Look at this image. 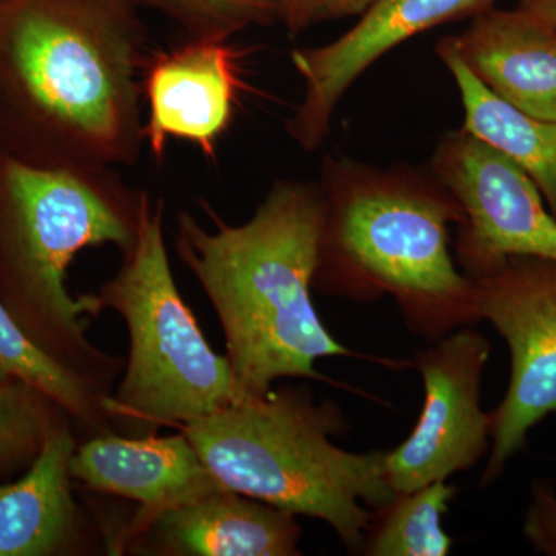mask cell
<instances>
[{"mask_svg":"<svg viewBox=\"0 0 556 556\" xmlns=\"http://www.w3.org/2000/svg\"><path fill=\"white\" fill-rule=\"evenodd\" d=\"M24 382L42 391L87 438L116 433L110 394L62 365L21 327L0 299V383Z\"/></svg>","mask_w":556,"mask_h":556,"instance_id":"cell-17","label":"cell"},{"mask_svg":"<svg viewBox=\"0 0 556 556\" xmlns=\"http://www.w3.org/2000/svg\"><path fill=\"white\" fill-rule=\"evenodd\" d=\"M470 72L511 108L556 121V30L529 11L490 7L450 36Z\"/></svg>","mask_w":556,"mask_h":556,"instance_id":"cell-15","label":"cell"},{"mask_svg":"<svg viewBox=\"0 0 556 556\" xmlns=\"http://www.w3.org/2000/svg\"><path fill=\"white\" fill-rule=\"evenodd\" d=\"M298 517L225 486L113 527L108 555L298 556Z\"/></svg>","mask_w":556,"mask_h":556,"instance_id":"cell-11","label":"cell"},{"mask_svg":"<svg viewBox=\"0 0 556 556\" xmlns=\"http://www.w3.org/2000/svg\"><path fill=\"white\" fill-rule=\"evenodd\" d=\"M70 473L91 492L137 503L126 521L131 525L223 486L179 430L170 437L109 433L87 438L73 453Z\"/></svg>","mask_w":556,"mask_h":556,"instance_id":"cell-14","label":"cell"},{"mask_svg":"<svg viewBox=\"0 0 556 556\" xmlns=\"http://www.w3.org/2000/svg\"><path fill=\"white\" fill-rule=\"evenodd\" d=\"M492 345L473 327L456 329L409 362L424 382L422 409L399 447L387 452L394 493L447 481L478 466L492 445V415L481 408L482 379Z\"/></svg>","mask_w":556,"mask_h":556,"instance_id":"cell-9","label":"cell"},{"mask_svg":"<svg viewBox=\"0 0 556 556\" xmlns=\"http://www.w3.org/2000/svg\"><path fill=\"white\" fill-rule=\"evenodd\" d=\"M346 419L308 387H281L178 427L219 484L295 517L320 519L348 552L361 554L372 510L396 493L387 452L338 447Z\"/></svg>","mask_w":556,"mask_h":556,"instance_id":"cell-5","label":"cell"},{"mask_svg":"<svg viewBox=\"0 0 556 556\" xmlns=\"http://www.w3.org/2000/svg\"><path fill=\"white\" fill-rule=\"evenodd\" d=\"M159 11L185 31L186 39L229 40L252 25L280 20L277 0H131Z\"/></svg>","mask_w":556,"mask_h":556,"instance_id":"cell-20","label":"cell"},{"mask_svg":"<svg viewBox=\"0 0 556 556\" xmlns=\"http://www.w3.org/2000/svg\"><path fill=\"white\" fill-rule=\"evenodd\" d=\"M214 229L189 212L177 218L178 258L199 281L226 340L244 397H263L281 379L336 383L316 369L327 357H364L325 327L313 302L325 199L313 182L277 179L243 225L203 203Z\"/></svg>","mask_w":556,"mask_h":556,"instance_id":"cell-1","label":"cell"},{"mask_svg":"<svg viewBox=\"0 0 556 556\" xmlns=\"http://www.w3.org/2000/svg\"><path fill=\"white\" fill-rule=\"evenodd\" d=\"M115 276L94 292L129 332L123 378L109 396L116 433L149 437L186 426L244 399L228 357L219 356L179 294L164 240V201L142 200L137 239Z\"/></svg>","mask_w":556,"mask_h":556,"instance_id":"cell-6","label":"cell"},{"mask_svg":"<svg viewBox=\"0 0 556 556\" xmlns=\"http://www.w3.org/2000/svg\"><path fill=\"white\" fill-rule=\"evenodd\" d=\"M68 417L28 383H0V473L30 467L51 430Z\"/></svg>","mask_w":556,"mask_h":556,"instance_id":"cell-19","label":"cell"},{"mask_svg":"<svg viewBox=\"0 0 556 556\" xmlns=\"http://www.w3.org/2000/svg\"><path fill=\"white\" fill-rule=\"evenodd\" d=\"M522 533L536 552L556 556V489L551 479L533 481Z\"/></svg>","mask_w":556,"mask_h":556,"instance_id":"cell-21","label":"cell"},{"mask_svg":"<svg viewBox=\"0 0 556 556\" xmlns=\"http://www.w3.org/2000/svg\"><path fill=\"white\" fill-rule=\"evenodd\" d=\"M457 493L447 481L431 482L407 493H396L387 506L372 510L364 547L368 556H444L453 540L444 517Z\"/></svg>","mask_w":556,"mask_h":556,"instance_id":"cell-18","label":"cell"},{"mask_svg":"<svg viewBox=\"0 0 556 556\" xmlns=\"http://www.w3.org/2000/svg\"><path fill=\"white\" fill-rule=\"evenodd\" d=\"M131 0H16L2 25L3 64L50 138L53 169L138 163L144 144L148 31Z\"/></svg>","mask_w":556,"mask_h":556,"instance_id":"cell-3","label":"cell"},{"mask_svg":"<svg viewBox=\"0 0 556 556\" xmlns=\"http://www.w3.org/2000/svg\"><path fill=\"white\" fill-rule=\"evenodd\" d=\"M495 0H380L334 42L294 50L292 64L305 84L303 100L288 119L291 138L313 152L327 138L343 94L388 51L447 22L473 17Z\"/></svg>","mask_w":556,"mask_h":556,"instance_id":"cell-10","label":"cell"},{"mask_svg":"<svg viewBox=\"0 0 556 556\" xmlns=\"http://www.w3.org/2000/svg\"><path fill=\"white\" fill-rule=\"evenodd\" d=\"M437 53L459 89L464 129L514 160L556 219V121L532 118L495 97L460 60L450 36L441 39Z\"/></svg>","mask_w":556,"mask_h":556,"instance_id":"cell-16","label":"cell"},{"mask_svg":"<svg viewBox=\"0 0 556 556\" xmlns=\"http://www.w3.org/2000/svg\"><path fill=\"white\" fill-rule=\"evenodd\" d=\"M314 289L372 303L390 295L409 331L437 342L479 321L473 280L457 269L450 226L463 211L431 175L325 163Z\"/></svg>","mask_w":556,"mask_h":556,"instance_id":"cell-2","label":"cell"},{"mask_svg":"<svg viewBox=\"0 0 556 556\" xmlns=\"http://www.w3.org/2000/svg\"><path fill=\"white\" fill-rule=\"evenodd\" d=\"M146 190L113 169H53L3 160L0 169V299L28 336L62 365L112 394L126 362L87 338L97 295L70 294V263L86 248L135 239Z\"/></svg>","mask_w":556,"mask_h":556,"instance_id":"cell-4","label":"cell"},{"mask_svg":"<svg viewBox=\"0 0 556 556\" xmlns=\"http://www.w3.org/2000/svg\"><path fill=\"white\" fill-rule=\"evenodd\" d=\"M280 21L291 35H299L314 22L313 0H277Z\"/></svg>","mask_w":556,"mask_h":556,"instance_id":"cell-23","label":"cell"},{"mask_svg":"<svg viewBox=\"0 0 556 556\" xmlns=\"http://www.w3.org/2000/svg\"><path fill=\"white\" fill-rule=\"evenodd\" d=\"M479 320L510 351L506 396L492 415V445L481 486L495 484L527 448L529 433L556 415V260L517 255L470 277Z\"/></svg>","mask_w":556,"mask_h":556,"instance_id":"cell-7","label":"cell"},{"mask_svg":"<svg viewBox=\"0 0 556 556\" xmlns=\"http://www.w3.org/2000/svg\"><path fill=\"white\" fill-rule=\"evenodd\" d=\"M430 167L464 214L455 258L466 276L517 255L556 260V219L532 178L501 150L463 127L441 139Z\"/></svg>","mask_w":556,"mask_h":556,"instance_id":"cell-8","label":"cell"},{"mask_svg":"<svg viewBox=\"0 0 556 556\" xmlns=\"http://www.w3.org/2000/svg\"><path fill=\"white\" fill-rule=\"evenodd\" d=\"M240 51L228 40L186 39L170 50L150 51L142 70L149 105L144 142L156 161L169 139H181L212 159L229 129L241 90Z\"/></svg>","mask_w":556,"mask_h":556,"instance_id":"cell-12","label":"cell"},{"mask_svg":"<svg viewBox=\"0 0 556 556\" xmlns=\"http://www.w3.org/2000/svg\"><path fill=\"white\" fill-rule=\"evenodd\" d=\"M380 0H313L314 22L364 16Z\"/></svg>","mask_w":556,"mask_h":556,"instance_id":"cell-22","label":"cell"},{"mask_svg":"<svg viewBox=\"0 0 556 556\" xmlns=\"http://www.w3.org/2000/svg\"><path fill=\"white\" fill-rule=\"evenodd\" d=\"M519 9L529 11L556 30V0H519Z\"/></svg>","mask_w":556,"mask_h":556,"instance_id":"cell-24","label":"cell"},{"mask_svg":"<svg viewBox=\"0 0 556 556\" xmlns=\"http://www.w3.org/2000/svg\"><path fill=\"white\" fill-rule=\"evenodd\" d=\"M73 427L70 417L58 424L22 478L0 485V556L108 554L105 533L73 495Z\"/></svg>","mask_w":556,"mask_h":556,"instance_id":"cell-13","label":"cell"}]
</instances>
